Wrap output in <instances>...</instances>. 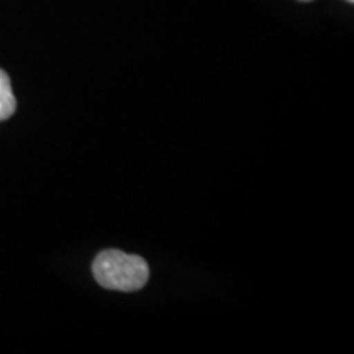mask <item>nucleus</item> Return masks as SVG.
<instances>
[{
	"mask_svg": "<svg viewBox=\"0 0 354 354\" xmlns=\"http://www.w3.org/2000/svg\"><path fill=\"white\" fill-rule=\"evenodd\" d=\"M300 2H310V0H300Z\"/></svg>",
	"mask_w": 354,
	"mask_h": 354,
	"instance_id": "nucleus-3",
	"label": "nucleus"
},
{
	"mask_svg": "<svg viewBox=\"0 0 354 354\" xmlns=\"http://www.w3.org/2000/svg\"><path fill=\"white\" fill-rule=\"evenodd\" d=\"M17 109L15 95L12 92L10 77L0 69V122L10 118Z\"/></svg>",
	"mask_w": 354,
	"mask_h": 354,
	"instance_id": "nucleus-2",
	"label": "nucleus"
},
{
	"mask_svg": "<svg viewBox=\"0 0 354 354\" xmlns=\"http://www.w3.org/2000/svg\"><path fill=\"white\" fill-rule=\"evenodd\" d=\"M92 271L102 287L120 292L140 290L149 279L148 263L143 258L117 250L104 251L97 256Z\"/></svg>",
	"mask_w": 354,
	"mask_h": 354,
	"instance_id": "nucleus-1",
	"label": "nucleus"
},
{
	"mask_svg": "<svg viewBox=\"0 0 354 354\" xmlns=\"http://www.w3.org/2000/svg\"><path fill=\"white\" fill-rule=\"evenodd\" d=\"M348 2H354V0H348Z\"/></svg>",
	"mask_w": 354,
	"mask_h": 354,
	"instance_id": "nucleus-4",
	"label": "nucleus"
}]
</instances>
